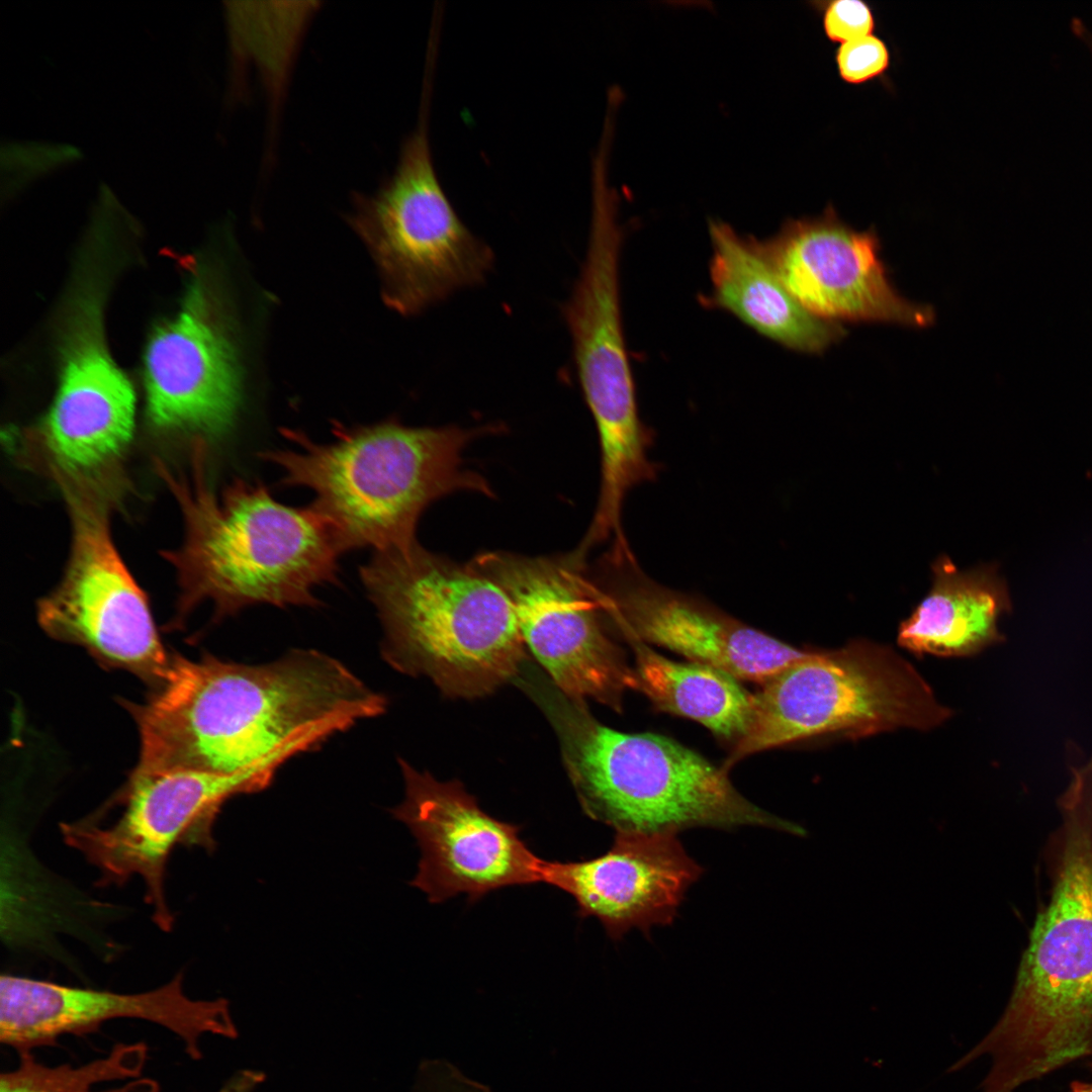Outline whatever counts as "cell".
Here are the masks:
<instances>
[{
  "label": "cell",
  "mask_w": 1092,
  "mask_h": 1092,
  "mask_svg": "<svg viewBox=\"0 0 1092 1092\" xmlns=\"http://www.w3.org/2000/svg\"><path fill=\"white\" fill-rule=\"evenodd\" d=\"M404 798L391 810L420 847L412 885L431 903L459 894L476 902L492 891L543 883L544 863L521 828L488 815L458 781L441 782L399 759Z\"/></svg>",
  "instance_id": "obj_13"
},
{
  "label": "cell",
  "mask_w": 1092,
  "mask_h": 1092,
  "mask_svg": "<svg viewBox=\"0 0 1092 1092\" xmlns=\"http://www.w3.org/2000/svg\"><path fill=\"white\" fill-rule=\"evenodd\" d=\"M703 868L676 833L616 832L605 853L546 861L543 883L573 898L580 917H596L612 939L672 923Z\"/></svg>",
  "instance_id": "obj_19"
},
{
  "label": "cell",
  "mask_w": 1092,
  "mask_h": 1092,
  "mask_svg": "<svg viewBox=\"0 0 1092 1092\" xmlns=\"http://www.w3.org/2000/svg\"><path fill=\"white\" fill-rule=\"evenodd\" d=\"M1070 1088L1071 1092H1092V1080L1074 1081L1071 1083Z\"/></svg>",
  "instance_id": "obj_29"
},
{
  "label": "cell",
  "mask_w": 1092,
  "mask_h": 1092,
  "mask_svg": "<svg viewBox=\"0 0 1092 1092\" xmlns=\"http://www.w3.org/2000/svg\"><path fill=\"white\" fill-rule=\"evenodd\" d=\"M835 65L844 83L859 86L886 75L891 65V53L886 41L873 33L839 44Z\"/></svg>",
  "instance_id": "obj_24"
},
{
  "label": "cell",
  "mask_w": 1092,
  "mask_h": 1092,
  "mask_svg": "<svg viewBox=\"0 0 1092 1092\" xmlns=\"http://www.w3.org/2000/svg\"><path fill=\"white\" fill-rule=\"evenodd\" d=\"M551 721L583 812L615 832L676 833L695 827L796 826L744 798L728 771L666 736L625 733L597 720L585 701L530 684Z\"/></svg>",
  "instance_id": "obj_6"
},
{
  "label": "cell",
  "mask_w": 1092,
  "mask_h": 1092,
  "mask_svg": "<svg viewBox=\"0 0 1092 1092\" xmlns=\"http://www.w3.org/2000/svg\"><path fill=\"white\" fill-rule=\"evenodd\" d=\"M624 637L634 652L637 691L656 710L699 722L734 745L744 736L754 695L739 679L706 664L670 660L641 640Z\"/></svg>",
  "instance_id": "obj_22"
},
{
  "label": "cell",
  "mask_w": 1092,
  "mask_h": 1092,
  "mask_svg": "<svg viewBox=\"0 0 1092 1092\" xmlns=\"http://www.w3.org/2000/svg\"><path fill=\"white\" fill-rule=\"evenodd\" d=\"M826 37L834 43L873 34L876 18L872 7L860 0H833L818 3Z\"/></svg>",
  "instance_id": "obj_25"
},
{
  "label": "cell",
  "mask_w": 1092,
  "mask_h": 1092,
  "mask_svg": "<svg viewBox=\"0 0 1092 1092\" xmlns=\"http://www.w3.org/2000/svg\"><path fill=\"white\" fill-rule=\"evenodd\" d=\"M360 577L382 629L380 652L398 672L446 695L477 698L515 677L524 639L502 586L472 563L422 548L375 552Z\"/></svg>",
  "instance_id": "obj_5"
},
{
  "label": "cell",
  "mask_w": 1092,
  "mask_h": 1092,
  "mask_svg": "<svg viewBox=\"0 0 1092 1092\" xmlns=\"http://www.w3.org/2000/svg\"><path fill=\"white\" fill-rule=\"evenodd\" d=\"M1048 840L1046 902L1038 908L1010 1000L949 1072L988 1056L980 1092H1014L1092 1057V757L1072 767Z\"/></svg>",
  "instance_id": "obj_2"
},
{
  "label": "cell",
  "mask_w": 1092,
  "mask_h": 1092,
  "mask_svg": "<svg viewBox=\"0 0 1092 1092\" xmlns=\"http://www.w3.org/2000/svg\"><path fill=\"white\" fill-rule=\"evenodd\" d=\"M303 750L301 740L293 739L254 766L230 775L133 769L114 799V815L96 813L63 823L61 834L97 870L101 885L121 886L139 878L153 921L169 931L174 914L165 882L175 846L212 849V827L221 806L234 796L265 789L281 765Z\"/></svg>",
  "instance_id": "obj_8"
},
{
  "label": "cell",
  "mask_w": 1092,
  "mask_h": 1092,
  "mask_svg": "<svg viewBox=\"0 0 1092 1092\" xmlns=\"http://www.w3.org/2000/svg\"><path fill=\"white\" fill-rule=\"evenodd\" d=\"M184 973L136 993L62 985L11 974L0 977V1042L18 1054L57 1044L67 1034L96 1031L115 1019H140L161 1026L182 1043L193 1061L203 1058L202 1038L234 1039L238 1029L224 998L194 999L184 989Z\"/></svg>",
  "instance_id": "obj_14"
},
{
  "label": "cell",
  "mask_w": 1092,
  "mask_h": 1092,
  "mask_svg": "<svg viewBox=\"0 0 1092 1092\" xmlns=\"http://www.w3.org/2000/svg\"><path fill=\"white\" fill-rule=\"evenodd\" d=\"M414 1092H491L445 1060H431L420 1069Z\"/></svg>",
  "instance_id": "obj_26"
},
{
  "label": "cell",
  "mask_w": 1092,
  "mask_h": 1092,
  "mask_svg": "<svg viewBox=\"0 0 1092 1092\" xmlns=\"http://www.w3.org/2000/svg\"><path fill=\"white\" fill-rule=\"evenodd\" d=\"M205 453L197 439L188 469L157 465L185 526L180 547L164 553L178 576L180 615L207 601L217 619L256 605L316 607L315 590L339 581L346 551L332 524L312 505L279 503L260 482L215 490Z\"/></svg>",
  "instance_id": "obj_3"
},
{
  "label": "cell",
  "mask_w": 1092,
  "mask_h": 1092,
  "mask_svg": "<svg viewBox=\"0 0 1092 1092\" xmlns=\"http://www.w3.org/2000/svg\"><path fill=\"white\" fill-rule=\"evenodd\" d=\"M608 561L613 575L607 586H597L599 603L623 635L761 685L812 652L658 584L640 571L632 554Z\"/></svg>",
  "instance_id": "obj_17"
},
{
  "label": "cell",
  "mask_w": 1092,
  "mask_h": 1092,
  "mask_svg": "<svg viewBox=\"0 0 1092 1092\" xmlns=\"http://www.w3.org/2000/svg\"><path fill=\"white\" fill-rule=\"evenodd\" d=\"M13 1070L0 1074V1092H160V1084L142 1077L147 1043L118 1042L95 1060L79 1066H48L32 1052L18 1054Z\"/></svg>",
  "instance_id": "obj_23"
},
{
  "label": "cell",
  "mask_w": 1092,
  "mask_h": 1092,
  "mask_svg": "<svg viewBox=\"0 0 1092 1092\" xmlns=\"http://www.w3.org/2000/svg\"><path fill=\"white\" fill-rule=\"evenodd\" d=\"M264 1076L255 1070H241L231 1076L215 1092H256Z\"/></svg>",
  "instance_id": "obj_27"
},
{
  "label": "cell",
  "mask_w": 1092,
  "mask_h": 1092,
  "mask_svg": "<svg viewBox=\"0 0 1092 1092\" xmlns=\"http://www.w3.org/2000/svg\"><path fill=\"white\" fill-rule=\"evenodd\" d=\"M758 244L790 294L819 318L911 327L934 321L930 306L909 301L892 285L876 231L854 230L831 204L819 216L787 219Z\"/></svg>",
  "instance_id": "obj_15"
},
{
  "label": "cell",
  "mask_w": 1092,
  "mask_h": 1092,
  "mask_svg": "<svg viewBox=\"0 0 1092 1092\" xmlns=\"http://www.w3.org/2000/svg\"><path fill=\"white\" fill-rule=\"evenodd\" d=\"M55 400L37 430L54 475L107 477L134 429L135 394L110 357L96 303L73 313Z\"/></svg>",
  "instance_id": "obj_18"
},
{
  "label": "cell",
  "mask_w": 1092,
  "mask_h": 1092,
  "mask_svg": "<svg viewBox=\"0 0 1092 1092\" xmlns=\"http://www.w3.org/2000/svg\"><path fill=\"white\" fill-rule=\"evenodd\" d=\"M952 711L891 647L855 639L789 664L754 694L749 727L723 768L767 749L816 737L860 738L930 730Z\"/></svg>",
  "instance_id": "obj_7"
},
{
  "label": "cell",
  "mask_w": 1092,
  "mask_h": 1092,
  "mask_svg": "<svg viewBox=\"0 0 1092 1092\" xmlns=\"http://www.w3.org/2000/svg\"><path fill=\"white\" fill-rule=\"evenodd\" d=\"M148 416L164 430L215 438L234 425L242 380L220 300L195 279L178 313L152 336L145 357Z\"/></svg>",
  "instance_id": "obj_16"
},
{
  "label": "cell",
  "mask_w": 1092,
  "mask_h": 1092,
  "mask_svg": "<svg viewBox=\"0 0 1092 1092\" xmlns=\"http://www.w3.org/2000/svg\"><path fill=\"white\" fill-rule=\"evenodd\" d=\"M426 107L393 174L372 195L357 194L349 218L378 266L384 302L403 315L483 283L494 263L491 248L462 222L442 188Z\"/></svg>",
  "instance_id": "obj_9"
},
{
  "label": "cell",
  "mask_w": 1092,
  "mask_h": 1092,
  "mask_svg": "<svg viewBox=\"0 0 1092 1092\" xmlns=\"http://www.w3.org/2000/svg\"><path fill=\"white\" fill-rule=\"evenodd\" d=\"M502 425L478 428L406 427L396 421L371 426L336 424L334 439L312 441L284 430L290 447L262 453L287 486L309 489L312 506L336 530L346 551L407 550L416 527L437 499L457 491L492 495L489 484L464 466L466 446Z\"/></svg>",
  "instance_id": "obj_4"
},
{
  "label": "cell",
  "mask_w": 1092,
  "mask_h": 1092,
  "mask_svg": "<svg viewBox=\"0 0 1092 1092\" xmlns=\"http://www.w3.org/2000/svg\"><path fill=\"white\" fill-rule=\"evenodd\" d=\"M931 569L930 590L899 626L900 646L915 655L964 657L1005 640L998 620L1012 605L994 565L963 571L941 555Z\"/></svg>",
  "instance_id": "obj_21"
},
{
  "label": "cell",
  "mask_w": 1092,
  "mask_h": 1092,
  "mask_svg": "<svg viewBox=\"0 0 1092 1092\" xmlns=\"http://www.w3.org/2000/svg\"><path fill=\"white\" fill-rule=\"evenodd\" d=\"M624 237L618 207L596 204L585 258L561 307L578 382L599 435L601 491L614 499L656 476L623 328L619 267Z\"/></svg>",
  "instance_id": "obj_11"
},
{
  "label": "cell",
  "mask_w": 1092,
  "mask_h": 1092,
  "mask_svg": "<svg viewBox=\"0 0 1092 1092\" xmlns=\"http://www.w3.org/2000/svg\"><path fill=\"white\" fill-rule=\"evenodd\" d=\"M471 563L506 592L524 642L558 690L623 711L625 693L637 690L635 670L607 634L581 562L487 552Z\"/></svg>",
  "instance_id": "obj_12"
},
{
  "label": "cell",
  "mask_w": 1092,
  "mask_h": 1092,
  "mask_svg": "<svg viewBox=\"0 0 1092 1092\" xmlns=\"http://www.w3.org/2000/svg\"><path fill=\"white\" fill-rule=\"evenodd\" d=\"M1072 28H1073L1075 33H1077L1084 40H1086V42L1089 44L1090 49L1092 50V36L1088 33V31L1085 29L1084 25L1078 19L1073 20Z\"/></svg>",
  "instance_id": "obj_28"
},
{
  "label": "cell",
  "mask_w": 1092,
  "mask_h": 1092,
  "mask_svg": "<svg viewBox=\"0 0 1092 1092\" xmlns=\"http://www.w3.org/2000/svg\"><path fill=\"white\" fill-rule=\"evenodd\" d=\"M125 706L140 735L134 769L230 775L328 720L378 717L387 700L337 658L296 648L256 664L173 655L167 679Z\"/></svg>",
  "instance_id": "obj_1"
},
{
  "label": "cell",
  "mask_w": 1092,
  "mask_h": 1092,
  "mask_svg": "<svg viewBox=\"0 0 1092 1092\" xmlns=\"http://www.w3.org/2000/svg\"><path fill=\"white\" fill-rule=\"evenodd\" d=\"M55 479L72 523L71 552L59 584L38 602V623L50 637L81 646L98 663L126 670L155 690L167 679L173 655L114 546L105 481Z\"/></svg>",
  "instance_id": "obj_10"
},
{
  "label": "cell",
  "mask_w": 1092,
  "mask_h": 1092,
  "mask_svg": "<svg viewBox=\"0 0 1092 1092\" xmlns=\"http://www.w3.org/2000/svg\"><path fill=\"white\" fill-rule=\"evenodd\" d=\"M708 229L712 288L700 298L705 307L726 310L759 335L802 353H822L846 335L839 323L811 314L790 294L757 239L719 219H710Z\"/></svg>",
  "instance_id": "obj_20"
}]
</instances>
